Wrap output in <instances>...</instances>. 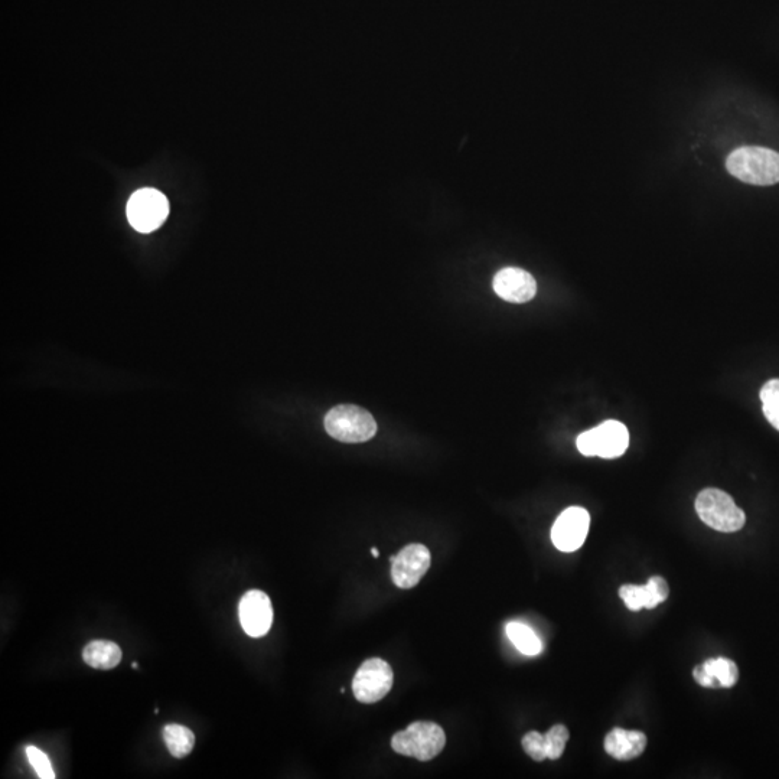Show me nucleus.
Segmentation results:
<instances>
[{
    "label": "nucleus",
    "instance_id": "nucleus-1",
    "mask_svg": "<svg viewBox=\"0 0 779 779\" xmlns=\"http://www.w3.org/2000/svg\"><path fill=\"white\" fill-rule=\"evenodd\" d=\"M726 169L745 184L769 187L779 182V153L762 146H742L730 153Z\"/></svg>",
    "mask_w": 779,
    "mask_h": 779
},
{
    "label": "nucleus",
    "instance_id": "nucleus-2",
    "mask_svg": "<svg viewBox=\"0 0 779 779\" xmlns=\"http://www.w3.org/2000/svg\"><path fill=\"white\" fill-rule=\"evenodd\" d=\"M325 429L331 438L342 443H364L377 433L373 415L354 404H341L325 416Z\"/></svg>",
    "mask_w": 779,
    "mask_h": 779
},
{
    "label": "nucleus",
    "instance_id": "nucleus-3",
    "mask_svg": "<svg viewBox=\"0 0 779 779\" xmlns=\"http://www.w3.org/2000/svg\"><path fill=\"white\" fill-rule=\"evenodd\" d=\"M446 735L439 725L432 722H415L409 728L396 733L391 748L397 754L412 756L422 762L432 761L443 751Z\"/></svg>",
    "mask_w": 779,
    "mask_h": 779
},
{
    "label": "nucleus",
    "instance_id": "nucleus-4",
    "mask_svg": "<svg viewBox=\"0 0 779 779\" xmlns=\"http://www.w3.org/2000/svg\"><path fill=\"white\" fill-rule=\"evenodd\" d=\"M696 511L700 520L720 533H735L746 523L745 513L725 491L707 488L697 495Z\"/></svg>",
    "mask_w": 779,
    "mask_h": 779
},
{
    "label": "nucleus",
    "instance_id": "nucleus-5",
    "mask_svg": "<svg viewBox=\"0 0 779 779\" xmlns=\"http://www.w3.org/2000/svg\"><path fill=\"white\" fill-rule=\"evenodd\" d=\"M579 452L585 456L614 459L624 455L629 446V432L624 423L606 420L576 440Z\"/></svg>",
    "mask_w": 779,
    "mask_h": 779
},
{
    "label": "nucleus",
    "instance_id": "nucleus-6",
    "mask_svg": "<svg viewBox=\"0 0 779 779\" xmlns=\"http://www.w3.org/2000/svg\"><path fill=\"white\" fill-rule=\"evenodd\" d=\"M130 226L139 233H152L165 223L169 214L168 200L156 189H139L127 202Z\"/></svg>",
    "mask_w": 779,
    "mask_h": 779
},
{
    "label": "nucleus",
    "instance_id": "nucleus-7",
    "mask_svg": "<svg viewBox=\"0 0 779 779\" xmlns=\"http://www.w3.org/2000/svg\"><path fill=\"white\" fill-rule=\"evenodd\" d=\"M394 674L389 663L381 658H370L358 668L352 680L355 699L364 704L380 702L393 687Z\"/></svg>",
    "mask_w": 779,
    "mask_h": 779
},
{
    "label": "nucleus",
    "instance_id": "nucleus-8",
    "mask_svg": "<svg viewBox=\"0 0 779 779\" xmlns=\"http://www.w3.org/2000/svg\"><path fill=\"white\" fill-rule=\"evenodd\" d=\"M591 516L582 507H570L557 517L552 528L554 546L560 552H576L588 537Z\"/></svg>",
    "mask_w": 779,
    "mask_h": 779
},
{
    "label": "nucleus",
    "instance_id": "nucleus-9",
    "mask_svg": "<svg viewBox=\"0 0 779 779\" xmlns=\"http://www.w3.org/2000/svg\"><path fill=\"white\" fill-rule=\"evenodd\" d=\"M430 552L423 544H409L396 554L391 563V579L400 589H412L419 585L430 567Z\"/></svg>",
    "mask_w": 779,
    "mask_h": 779
},
{
    "label": "nucleus",
    "instance_id": "nucleus-10",
    "mask_svg": "<svg viewBox=\"0 0 779 779\" xmlns=\"http://www.w3.org/2000/svg\"><path fill=\"white\" fill-rule=\"evenodd\" d=\"M239 618L249 637H264L273 624V606L269 596L262 591L247 592L240 601Z\"/></svg>",
    "mask_w": 779,
    "mask_h": 779
},
{
    "label": "nucleus",
    "instance_id": "nucleus-11",
    "mask_svg": "<svg viewBox=\"0 0 779 779\" xmlns=\"http://www.w3.org/2000/svg\"><path fill=\"white\" fill-rule=\"evenodd\" d=\"M495 293L504 301L511 303H526L536 296V279L523 269L507 267L500 270L494 277Z\"/></svg>",
    "mask_w": 779,
    "mask_h": 779
},
{
    "label": "nucleus",
    "instance_id": "nucleus-12",
    "mask_svg": "<svg viewBox=\"0 0 779 779\" xmlns=\"http://www.w3.org/2000/svg\"><path fill=\"white\" fill-rule=\"evenodd\" d=\"M670 595L668 583L661 576H653L647 585H624L619 588V596L632 612L642 608L654 609L667 601Z\"/></svg>",
    "mask_w": 779,
    "mask_h": 779
},
{
    "label": "nucleus",
    "instance_id": "nucleus-13",
    "mask_svg": "<svg viewBox=\"0 0 779 779\" xmlns=\"http://www.w3.org/2000/svg\"><path fill=\"white\" fill-rule=\"evenodd\" d=\"M693 677L700 686L709 689H729L739 680V668L729 658H709L693 670Z\"/></svg>",
    "mask_w": 779,
    "mask_h": 779
},
{
    "label": "nucleus",
    "instance_id": "nucleus-14",
    "mask_svg": "<svg viewBox=\"0 0 779 779\" xmlns=\"http://www.w3.org/2000/svg\"><path fill=\"white\" fill-rule=\"evenodd\" d=\"M647 748V736L638 730L615 728L606 735L605 751L618 761H632Z\"/></svg>",
    "mask_w": 779,
    "mask_h": 779
},
{
    "label": "nucleus",
    "instance_id": "nucleus-15",
    "mask_svg": "<svg viewBox=\"0 0 779 779\" xmlns=\"http://www.w3.org/2000/svg\"><path fill=\"white\" fill-rule=\"evenodd\" d=\"M122 648L113 641H91L83 650V660L96 670H112L122 661Z\"/></svg>",
    "mask_w": 779,
    "mask_h": 779
},
{
    "label": "nucleus",
    "instance_id": "nucleus-16",
    "mask_svg": "<svg viewBox=\"0 0 779 779\" xmlns=\"http://www.w3.org/2000/svg\"><path fill=\"white\" fill-rule=\"evenodd\" d=\"M164 741L166 748H168L169 754L175 756V758H185L191 754L192 749L195 746V735L191 729L185 728L182 725H168L165 726Z\"/></svg>",
    "mask_w": 779,
    "mask_h": 779
},
{
    "label": "nucleus",
    "instance_id": "nucleus-17",
    "mask_svg": "<svg viewBox=\"0 0 779 779\" xmlns=\"http://www.w3.org/2000/svg\"><path fill=\"white\" fill-rule=\"evenodd\" d=\"M505 631H507L508 638L513 642L514 647H516L521 654L534 657V655H539L541 651H543V644H541L539 635H537L533 629L527 627L526 624H521V622H510V624H507V627H505Z\"/></svg>",
    "mask_w": 779,
    "mask_h": 779
},
{
    "label": "nucleus",
    "instance_id": "nucleus-18",
    "mask_svg": "<svg viewBox=\"0 0 779 779\" xmlns=\"http://www.w3.org/2000/svg\"><path fill=\"white\" fill-rule=\"evenodd\" d=\"M762 412L772 428L779 432V378H772L761 389Z\"/></svg>",
    "mask_w": 779,
    "mask_h": 779
},
{
    "label": "nucleus",
    "instance_id": "nucleus-19",
    "mask_svg": "<svg viewBox=\"0 0 779 779\" xmlns=\"http://www.w3.org/2000/svg\"><path fill=\"white\" fill-rule=\"evenodd\" d=\"M544 738H546L547 758L556 761L565 752L566 743L569 741V730L566 726L556 725L544 735Z\"/></svg>",
    "mask_w": 779,
    "mask_h": 779
},
{
    "label": "nucleus",
    "instance_id": "nucleus-20",
    "mask_svg": "<svg viewBox=\"0 0 779 779\" xmlns=\"http://www.w3.org/2000/svg\"><path fill=\"white\" fill-rule=\"evenodd\" d=\"M521 743H523L524 752L534 761L543 762L544 759H547L546 738L541 733L536 732V730L528 732Z\"/></svg>",
    "mask_w": 779,
    "mask_h": 779
},
{
    "label": "nucleus",
    "instance_id": "nucleus-21",
    "mask_svg": "<svg viewBox=\"0 0 779 779\" xmlns=\"http://www.w3.org/2000/svg\"><path fill=\"white\" fill-rule=\"evenodd\" d=\"M26 756H28L29 762H31V765L34 767L35 772H37L39 778H55L54 769L51 767L50 758H48L44 752L39 751V749L35 748V746H28V748H26Z\"/></svg>",
    "mask_w": 779,
    "mask_h": 779
},
{
    "label": "nucleus",
    "instance_id": "nucleus-22",
    "mask_svg": "<svg viewBox=\"0 0 779 779\" xmlns=\"http://www.w3.org/2000/svg\"><path fill=\"white\" fill-rule=\"evenodd\" d=\"M371 553H373V557H376V559L378 556H380V552H378L376 547H373V549H371Z\"/></svg>",
    "mask_w": 779,
    "mask_h": 779
}]
</instances>
